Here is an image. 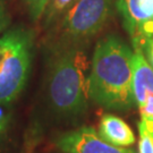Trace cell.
I'll use <instances>...</instances> for the list:
<instances>
[{"mask_svg":"<svg viewBox=\"0 0 153 153\" xmlns=\"http://www.w3.org/2000/svg\"><path fill=\"white\" fill-rule=\"evenodd\" d=\"M6 125H7V119L0 117V136H1V134L4 133V131H5Z\"/></svg>","mask_w":153,"mask_h":153,"instance_id":"14","label":"cell"},{"mask_svg":"<svg viewBox=\"0 0 153 153\" xmlns=\"http://www.w3.org/2000/svg\"><path fill=\"white\" fill-rule=\"evenodd\" d=\"M116 6L133 50L146 57L153 40V0H117Z\"/></svg>","mask_w":153,"mask_h":153,"instance_id":"5","label":"cell"},{"mask_svg":"<svg viewBox=\"0 0 153 153\" xmlns=\"http://www.w3.org/2000/svg\"><path fill=\"white\" fill-rule=\"evenodd\" d=\"M10 24V16L5 0H0V34L5 32Z\"/></svg>","mask_w":153,"mask_h":153,"instance_id":"12","label":"cell"},{"mask_svg":"<svg viewBox=\"0 0 153 153\" xmlns=\"http://www.w3.org/2000/svg\"><path fill=\"white\" fill-rule=\"evenodd\" d=\"M56 145L65 153H135L107 142L93 127L83 126L58 137Z\"/></svg>","mask_w":153,"mask_h":153,"instance_id":"7","label":"cell"},{"mask_svg":"<svg viewBox=\"0 0 153 153\" xmlns=\"http://www.w3.org/2000/svg\"><path fill=\"white\" fill-rule=\"evenodd\" d=\"M77 0H51L45 10V23L49 25L58 17L65 15Z\"/></svg>","mask_w":153,"mask_h":153,"instance_id":"9","label":"cell"},{"mask_svg":"<svg viewBox=\"0 0 153 153\" xmlns=\"http://www.w3.org/2000/svg\"><path fill=\"white\" fill-rule=\"evenodd\" d=\"M112 11V0H77L64 16L62 42L75 44L92 38L107 24Z\"/></svg>","mask_w":153,"mask_h":153,"instance_id":"4","label":"cell"},{"mask_svg":"<svg viewBox=\"0 0 153 153\" xmlns=\"http://www.w3.org/2000/svg\"><path fill=\"white\" fill-rule=\"evenodd\" d=\"M33 57V36L15 27L0 36V104L17 98L27 82Z\"/></svg>","mask_w":153,"mask_h":153,"instance_id":"3","label":"cell"},{"mask_svg":"<svg viewBox=\"0 0 153 153\" xmlns=\"http://www.w3.org/2000/svg\"><path fill=\"white\" fill-rule=\"evenodd\" d=\"M138 153H153V136L142 121L138 123Z\"/></svg>","mask_w":153,"mask_h":153,"instance_id":"10","label":"cell"},{"mask_svg":"<svg viewBox=\"0 0 153 153\" xmlns=\"http://www.w3.org/2000/svg\"><path fill=\"white\" fill-rule=\"evenodd\" d=\"M133 93L141 121L153 136V67L140 51L133 56Z\"/></svg>","mask_w":153,"mask_h":153,"instance_id":"6","label":"cell"},{"mask_svg":"<svg viewBox=\"0 0 153 153\" xmlns=\"http://www.w3.org/2000/svg\"><path fill=\"white\" fill-rule=\"evenodd\" d=\"M51 0H24L30 11V16L34 22H38L47 10Z\"/></svg>","mask_w":153,"mask_h":153,"instance_id":"11","label":"cell"},{"mask_svg":"<svg viewBox=\"0 0 153 153\" xmlns=\"http://www.w3.org/2000/svg\"><path fill=\"white\" fill-rule=\"evenodd\" d=\"M131 47L117 35L99 41L91 60L90 99L105 109L126 111L134 107Z\"/></svg>","mask_w":153,"mask_h":153,"instance_id":"1","label":"cell"},{"mask_svg":"<svg viewBox=\"0 0 153 153\" xmlns=\"http://www.w3.org/2000/svg\"><path fill=\"white\" fill-rule=\"evenodd\" d=\"M91 64L76 44H66L53 58L48 79V98L57 114L82 115L90 99Z\"/></svg>","mask_w":153,"mask_h":153,"instance_id":"2","label":"cell"},{"mask_svg":"<svg viewBox=\"0 0 153 153\" xmlns=\"http://www.w3.org/2000/svg\"><path fill=\"white\" fill-rule=\"evenodd\" d=\"M146 58H148V60L150 61L151 66L153 67V40H152V42H151V44H150V48H149Z\"/></svg>","mask_w":153,"mask_h":153,"instance_id":"13","label":"cell"},{"mask_svg":"<svg viewBox=\"0 0 153 153\" xmlns=\"http://www.w3.org/2000/svg\"><path fill=\"white\" fill-rule=\"evenodd\" d=\"M99 135L117 146L126 148L135 143V135L131 128L118 116L105 114L99 124Z\"/></svg>","mask_w":153,"mask_h":153,"instance_id":"8","label":"cell"}]
</instances>
